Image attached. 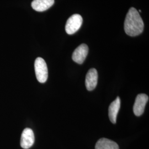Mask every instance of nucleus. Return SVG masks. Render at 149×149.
Wrapping results in <instances>:
<instances>
[{
    "mask_svg": "<svg viewBox=\"0 0 149 149\" xmlns=\"http://www.w3.org/2000/svg\"><path fill=\"white\" fill-rule=\"evenodd\" d=\"M144 22L138 11L135 8L129 9L124 21V30L128 36L135 37L144 30Z\"/></svg>",
    "mask_w": 149,
    "mask_h": 149,
    "instance_id": "obj_1",
    "label": "nucleus"
},
{
    "mask_svg": "<svg viewBox=\"0 0 149 149\" xmlns=\"http://www.w3.org/2000/svg\"><path fill=\"white\" fill-rule=\"evenodd\" d=\"M34 69L38 81L40 83H44L48 77L47 65L42 58H38L34 63Z\"/></svg>",
    "mask_w": 149,
    "mask_h": 149,
    "instance_id": "obj_2",
    "label": "nucleus"
},
{
    "mask_svg": "<svg viewBox=\"0 0 149 149\" xmlns=\"http://www.w3.org/2000/svg\"><path fill=\"white\" fill-rule=\"evenodd\" d=\"M82 22V17L79 14H74L71 16L66 22V32L70 35L74 34L81 28Z\"/></svg>",
    "mask_w": 149,
    "mask_h": 149,
    "instance_id": "obj_3",
    "label": "nucleus"
},
{
    "mask_svg": "<svg viewBox=\"0 0 149 149\" xmlns=\"http://www.w3.org/2000/svg\"><path fill=\"white\" fill-rule=\"evenodd\" d=\"M149 101V97L146 95L141 93L136 96L134 104V113L136 116H141L144 112L145 106Z\"/></svg>",
    "mask_w": 149,
    "mask_h": 149,
    "instance_id": "obj_4",
    "label": "nucleus"
},
{
    "mask_svg": "<svg viewBox=\"0 0 149 149\" xmlns=\"http://www.w3.org/2000/svg\"><path fill=\"white\" fill-rule=\"evenodd\" d=\"M35 141L34 134L31 129L26 128L22 132L21 139V146L24 149H29Z\"/></svg>",
    "mask_w": 149,
    "mask_h": 149,
    "instance_id": "obj_5",
    "label": "nucleus"
},
{
    "mask_svg": "<svg viewBox=\"0 0 149 149\" xmlns=\"http://www.w3.org/2000/svg\"><path fill=\"white\" fill-rule=\"evenodd\" d=\"M88 53V47L85 44H82L74 50L72 58L79 64H82L85 61Z\"/></svg>",
    "mask_w": 149,
    "mask_h": 149,
    "instance_id": "obj_6",
    "label": "nucleus"
},
{
    "mask_svg": "<svg viewBox=\"0 0 149 149\" xmlns=\"http://www.w3.org/2000/svg\"><path fill=\"white\" fill-rule=\"evenodd\" d=\"M98 82V73L95 69H91L86 74V87L87 90H93L96 88Z\"/></svg>",
    "mask_w": 149,
    "mask_h": 149,
    "instance_id": "obj_7",
    "label": "nucleus"
},
{
    "mask_svg": "<svg viewBox=\"0 0 149 149\" xmlns=\"http://www.w3.org/2000/svg\"><path fill=\"white\" fill-rule=\"evenodd\" d=\"M120 107V99L119 97H117V98L111 103V104L109 107V109H108V114H109V119L111 122L113 124H116L117 122L118 113L119 111Z\"/></svg>",
    "mask_w": 149,
    "mask_h": 149,
    "instance_id": "obj_8",
    "label": "nucleus"
},
{
    "mask_svg": "<svg viewBox=\"0 0 149 149\" xmlns=\"http://www.w3.org/2000/svg\"><path fill=\"white\" fill-rule=\"evenodd\" d=\"M54 3V0H33L32 8L38 12H43L48 10Z\"/></svg>",
    "mask_w": 149,
    "mask_h": 149,
    "instance_id": "obj_9",
    "label": "nucleus"
},
{
    "mask_svg": "<svg viewBox=\"0 0 149 149\" xmlns=\"http://www.w3.org/2000/svg\"><path fill=\"white\" fill-rule=\"evenodd\" d=\"M95 149H119L116 142L106 138L99 139L95 146Z\"/></svg>",
    "mask_w": 149,
    "mask_h": 149,
    "instance_id": "obj_10",
    "label": "nucleus"
}]
</instances>
